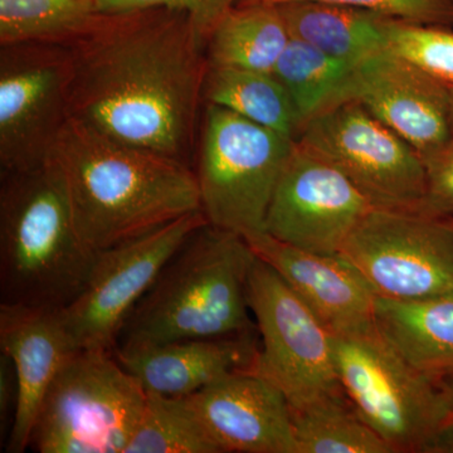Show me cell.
I'll use <instances>...</instances> for the list:
<instances>
[{
    "label": "cell",
    "mask_w": 453,
    "mask_h": 453,
    "mask_svg": "<svg viewBox=\"0 0 453 453\" xmlns=\"http://www.w3.org/2000/svg\"><path fill=\"white\" fill-rule=\"evenodd\" d=\"M70 118L122 144L187 163L195 146L207 50L188 14L98 13L68 43Z\"/></svg>",
    "instance_id": "6da1fadb"
},
{
    "label": "cell",
    "mask_w": 453,
    "mask_h": 453,
    "mask_svg": "<svg viewBox=\"0 0 453 453\" xmlns=\"http://www.w3.org/2000/svg\"><path fill=\"white\" fill-rule=\"evenodd\" d=\"M50 159L64 175L77 231L91 251L202 211L196 173L187 163L122 144L73 119Z\"/></svg>",
    "instance_id": "7a4b0ae2"
},
{
    "label": "cell",
    "mask_w": 453,
    "mask_h": 453,
    "mask_svg": "<svg viewBox=\"0 0 453 453\" xmlns=\"http://www.w3.org/2000/svg\"><path fill=\"white\" fill-rule=\"evenodd\" d=\"M256 257L242 235L199 226L127 316L115 349L258 334L249 306Z\"/></svg>",
    "instance_id": "3957f363"
},
{
    "label": "cell",
    "mask_w": 453,
    "mask_h": 453,
    "mask_svg": "<svg viewBox=\"0 0 453 453\" xmlns=\"http://www.w3.org/2000/svg\"><path fill=\"white\" fill-rule=\"evenodd\" d=\"M97 255L77 231L64 175L52 159L2 174V303L65 309L85 288Z\"/></svg>",
    "instance_id": "277c9868"
},
{
    "label": "cell",
    "mask_w": 453,
    "mask_h": 453,
    "mask_svg": "<svg viewBox=\"0 0 453 453\" xmlns=\"http://www.w3.org/2000/svg\"><path fill=\"white\" fill-rule=\"evenodd\" d=\"M148 393L107 349L73 350L43 396L29 449L40 453H124Z\"/></svg>",
    "instance_id": "5b68a950"
},
{
    "label": "cell",
    "mask_w": 453,
    "mask_h": 453,
    "mask_svg": "<svg viewBox=\"0 0 453 453\" xmlns=\"http://www.w3.org/2000/svg\"><path fill=\"white\" fill-rule=\"evenodd\" d=\"M205 105L196 172L202 213L210 225L250 240L265 234L295 140L225 107Z\"/></svg>",
    "instance_id": "8992f818"
},
{
    "label": "cell",
    "mask_w": 453,
    "mask_h": 453,
    "mask_svg": "<svg viewBox=\"0 0 453 453\" xmlns=\"http://www.w3.org/2000/svg\"><path fill=\"white\" fill-rule=\"evenodd\" d=\"M333 347L340 384L393 452H425L452 421L437 381L410 365L377 325L353 335H334Z\"/></svg>",
    "instance_id": "52a82bcc"
},
{
    "label": "cell",
    "mask_w": 453,
    "mask_h": 453,
    "mask_svg": "<svg viewBox=\"0 0 453 453\" xmlns=\"http://www.w3.org/2000/svg\"><path fill=\"white\" fill-rule=\"evenodd\" d=\"M296 142L340 170L372 208L422 211L427 175L421 154L357 101L319 113Z\"/></svg>",
    "instance_id": "ba28073f"
},
{
    "label": "cell",
    "mask_w": 453,
    "mask_h": 453,
    "mask_svg": "<svg viewBox=\"0 0 453 453\" xmlns=\"http://www.w3.org/2000/svg\"><path fill=\"white\" fill-rule=\"evenodd\" d=\"M249 306L259 349L252 369L282 390L291 408L344 390L334 360V335L270 265L256 257Z\"/></svg>",
    "instance_id": "9c48e42d"
},
{
    "label": "cell",
    "mask_w": 453,
    "mask_h": 453,
    "mask_svg": "<svg viewBox=\"0 0 453 453\" xmlns=\"http://www.w3.org/2000/svg\"><path fill=\"white\" fill-rule=\"evenodd\" d=\"M340 255L378 297L414 301L453 295V217L372 208Z\"/></svg>",
    "instance_id": "30bf717a"
},
{
    "label": "cell",
    "mask_w": 453,
    "mask_h": 453,
    "mask_svg": "<svg viewBox=\"0 0 453 453\" xmlns=\"http://www.w3.org/2000/svg\"><path fill=\"white\" fill-rule=\"evenodd\" d=\"M73 62L62 44H9L0 50V169L49 160L70 119Z\"/></svg>",
    "instance_id": "8fae6325"
},
{
    "label": "cell",
    "mask_w": 453,
    "mask_h": 453,
    "mask_svg": "<svg viewBox=\"0 0 453 453\" xmlns=\"http://www.w3.org/2000/svg\"><path fill=\"white\" fill-rule=\"evenodd\" d=\"M205 223L204 214L196 211L98 252L85 288L70 305L59 310L73 348L113 350L136 303L179 247Z\"/></svg>",
    "instance_id": "7c38bea8"
},
{
    "label": "cell",
    "mask_w": 453,
    "mask_h": 453,
    "mask_svg": "<svg viewBox=\"0 0 453 453\" xmlns=\"http://www.w3.org/2000/svg\"><path fill=\"white\" fill-rule=\"evenodd\" d=\"M371 203L340 170L295 140L268 207L265 234L321 255H340Z\"/></svg>",
    "instance_id": "4fadbf2b"
},
{
    "label": "cell",
    "mask_w": 453,
    "mask_h": 453,
    "mask_svg": "<svg viewBox=\"0 0 453 453\" xmlns=\"http://www.w3.org/2000/svg\"><path fill=\"white\" fill-rule=\"evenodd\" d=\"M184 399L219 453H296L288 398L252 368Z\"/></svg>",
    "instance_id": "5bb4252c"
},
{
    "label": "cell",
    "mask_w": 453,
    "mask_h": 453,
    "mask_svg": "<svg viewBox=\"0 0 453 453\" xmlns=\"http://www.w3.org/2000/svg\"><path fill=\"white\" fill-rule=\"evenodd\" d=\"M354 100L425 157L452 139L451 88L389 50L357 65Z\"/></svg>",
    "instance_id": "9a60e30c"
},
{
    "label": "cell",
    "mask_w": 453,
    "mask_h": 453,
    "mask_svg": "<svg viewBox=\"0 0 453 453\" xmlns=\"http://www.w3.org/2000/svg\"><path fill=\"white\" fill-rule=\"evenodd\" d=\"M308 303L333 335L375 326V299L365 277L342 255H321L280 242L267 234L246 240Z\"/></svg>",
    "instance_id": "2e32d148"
},
{
    "label": "cell",
    "mask_w": 453,
    "mask_h": 453,
    "mask_svg": "<svg viewBox=\"0 0 453 453\" xmlns=\"http://www.w3.org/2000/svg\"><path fill=\"white\" fill-rule=\"evenodd\" d=\"M0 350L16 366L19 398L5 451L23 453L31 445L35 417L57 372L76 349L59 310L0 303Z\"/></svg>",
    "instance_id": "e0dca14e"
},
{
    "label": "cell",
    "mask_w": 453,
    "mask_h": 453,
    "mask_svg": "<svg viewBox=\"0 0 453 453\" xmlns=\"http://www.w3.org/2000/svg\"><path fill=\"white\" fill-rule=\"evenodd\" d=\"M259 349L258 334L187 339L142 349H113L116 359L146 393L186 396L229 372L250 369Z\"/></svg>",
    "instance_id": "ac0fdd59"
},
{
    "label": "cell",
    "mask_w": 453,
    "mask_h": 453,
    "mask_svg": "<svg viewBox=\"0 0 453 453\" xmlns=\"http://www.w3.org/2000/svg\"><path fill=\"white\" fill-rule=\"evenodd\" d=\"M375 325L390 345L432 380L453 372V295L375 299Z\"/></svg>",
    "instance_id": "d6986e66"
},
{
    "label": "cell",
    "mask_w": 453,
    "mask_h": 453,
    "mask_svg": "<svg viewBox=\"0 0 453 453\" xmlns=\"http://www.w3.org/2000/svg\"><path fill=\"white\" fill-rule=\"evenodd\" d=\"M277 8L291 38L342 61L359 65L388 50L387 26L393 17L320 2H292Z\"/></svg>",
    "instance_id": "ffe728a7"
},
{
    "label": "cell",
    "mask_w": 453,
    "mask_h": 453,
    "mask_svg": "<svg viewBox=\"0 0 453 453\" xmlns=\"http://www.w3.org/2000/svg\"><path fill=\"white\" fill-rule=\"evenodd\" d=\"M290 41L277 5L237 4L211 33L208 64L273 73Z\"/></svg>",
    "instance_id": "44dd1931"
},
{
    "label": "cell",
    "mask_w": 453,
    "mask_h": 453,
    "mask_svg": "<svg viewBox=\"0 0 453 453\" xmlns=\"http://www.w3.org/2000/svg\"><path fill=\"white\" fill-rule=\"evenodd\" d=\"M203 101L231 110L288 138L299 136L291 98L273 73L208 64Z\"/></svg>",
    "instance_id": "7402d4cb"
},
{
    "label": "cell",
    "mask_w": 453,
    "mask_h": 453,
    "mask_svg": "<svg viewBox=\"0 0 453 453\" xmlns=\"http://www.w3.org/2000/svg\"><path fill=\"white\" fill-rule=\"evenodd\" d=\"M296 453H395L345 390L291 408Z\"/></svg>",
    "instance_id": "603a6c76"
},
{
    "label": "cell",
    "mask_w": 453,
    "mask_h": 453,
    "mask_svg": "<svg viewBox=\"0 0 453 453\" xmlns=\"http://www.w3.org/2000/svg\"><path fill=\"white\" fill-rule=\"evenodd\" d=\"M356 67L291 38L273 73L291 98L300 131L319 113L344 103Z\"/></svg>",
    "instance_id": "cb8c5ba5"
},
{
    "label": "cell",
    "mask_w": 453,
    "mask_h": 453,
    "mask_svg": "<svg viewBox=\"0 0 453 453\" xmlns=\"http://www.w3.org/2000/svg\"><path fill=\"white\" fill-rule=\"evenodd\" d=\"M95 0H0V46H67L98 16Z\"/></svg>",
    "instance_id": "d4e9b609"
},
{
    "label": "cell",
    "mask_w": 453,
    "mask_h": 453,
    "mask_svg": "<svg viewBox=\"0 0 453 453\" xmlns=\"http://www.w3.org/2000/svg\"><path fill=\"white\" fill-rule=\"evenodd\" d=\"M124 453H219L184 396L148 393L144 413Z\"/></svg>",
    "instance_id": "484cf974"
},
{
    "label": "cell",
    "mask_w": 453,
    "mask_h": 453,
    "mask_svg": "<svg viewBox=\"0 0 453 453\" xmlns=\"http://www.w3.org/2000/svg\"><path fill=\"white\" fill-rule=\"evenodd\" d=\"M388 50L438 81L453 88V29L390 18Z\"/></svg>",
    "instance_id": "4316f807"
},
{
    "label": "cell",
    "mask_w": 453,
    "mask_h": 453,
    "mask_svg": "<svg viewBox=\"0 0 453 453\" xmlns=\"http://www.w3.org/2000/svg\"><path fill=\"white\" fill-rule=\"evenodd\" d=\"M292 2H320L347 5L368 9L407 22L453 28L452 0H238L237 4L280 5Z\"/></svg>",
    "instance_id": "83f0119b"
},
{
    "label": "cell",
    "mask_w": 453,
    "mask_h": 453,
    "mask_svg": "<svg viewBox=\"0 0 453 453\" xmlns=\"http://www.w3.org/2000/svg\"><path fill=\"white\" fill-rule=\"evenodd\" d=\"M101 13L131 9L168 8L183 12L192 20L199 40L207 50L208 41L220 20L238 0H95Z\"/></svg>",
    "instance_id": "f1b7e54d"
},
{
    "label": "cell",
    "mask_w": 453,
    "mask_h": 453,
    "mask_svg": "<svg viewBox=\"0 0 453 453\" xmlns=\"http://www.w3.org/2000/svg\"><path fill=\"white\" fill-rule=\"evenodd\" d=\"M427 196L421 213L453 217V138L422 157Z\"/></svg>",
    "instance_id": "f546056e"
},
{
    "label": "cell",
    "mask_w": 453,
    "mask_h": 453,
    "mask_svg": "<svg viewBox=\"0 0 453 453\" xmlns=\"http://www.w3.org/2000/svg\"><path fill=\"white\" fill-rule=\"evenodd\" d=\"M18 398H19V388H18L16 366L11 357L2 351L0 356V436L2 441L4 440V432L8 434V437L11 434L14 416H16Z\"/></svg>",
    "instance_id": "4dcf8cb0"
},
{
    "label": "cell",
    "mask_w": 453,
    "mask_h": 453,
    "mask_svg": "<svg viewBox=\"0 0 453 453\" xmlns=\"http://www.w3.org/2000/svg\"><path fill=\"white\" fill-rule=\"evenodd\" d=\"M423 453H453V419L432 438Z\"/></svg>",
    "instance_id": "1f68e13d"
},
{
    "label": "cell",
    "mask_w": 453,
    "mask_h": 453,
    "mask_svg": "<svg viewBox=\"0 0 453 453\" xmlns=\"http://www.w3.org/2000/svg\"><path fill=\"white\" fill-rule=\"evenodd\" d=\"M436 381L441 390H442L447 405H449V411H451L453 416V372L438 378Z\"/></svg>",
    "instance_id": "d6a6232c"
},
{
    "label": "cell",
    "mask_w": 453,
    "mask_h": 453,
    "mask_svg": "<svg viewBox=\"0 0 453 453\" xmlns=\"http://www.w3.org/2000/svg\"><path fill=\"white\" fill-rule=\"evenodd\" d=\"M451 130L453 136V88H451Z\"/></svg>",
    "instance_id": "836d02e7"
},
{
    "label": "cell",
    "mask_w": 453,
    "mask_h": 453,
    "mask_svg": "<svg viewBox=\"0 0 453 453\" xmlns=\"http://www.w3.org/2000/svg\"><path fill=\"white\" fill-rule=\"evenodd\" d=\"M452 2H453V0H452Z\"/></svg>",
    "instance_id": "e575fe53"
}]
</instances>
